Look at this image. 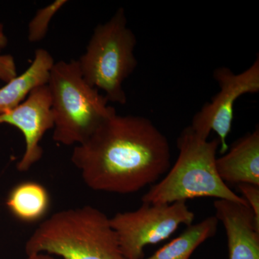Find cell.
Here are the masks:
<instances>
[{"label": "cell", "mask_w": 259, "mask_h": 259, "mask_svg": "<svg viewBox=\"0 0 259 259\" xmlns=\"http://www.w3.org/2000/svg\"><path fill=\"white\" fill-rule=\"evenodd\" d=\"M177 144L176 162L166 176L143 196L142 202L171 204L212 197L247 204L218 175L216 155L221 144L218 138L211 141L202 139L188 126L181 133Z\"/></svg>", "instance_id": "obj_3"}, {"label": "cell", "mask_w": 259, "mask_h": 259, "mask_svg": "<svg viewBox=\"0 0 259 259\" xmlns=\"http://www.w3.org/2000/svg\"><path fill=\"white\" fill-rule=\"evenodd\" d=\"M237 187L242 194L241 197L245 199L253 212L255 223L259 226V186L240 184Z\"/></svg>", "instance_id": "obj_15"}, {"label": "cell", "mask_w": 259, "mask_h": 259, "mask_svg": "<svg viewBox=\"0 0 259 259\" xmlns=\"http://www.w3.org/2000/svg\"><path fill=\"white\" fill-rule=\"evenodd\" d=\"M8 124L21 131L25 139V150L17 164L19 171H28L42 156L40 146L44 135L54 128L50 92L47 85L35 89L20 105L0 114V125Z\"/></svg>", "instance_id": "obj_8"}, {"label": "cell", "mask_w": 259, "mask_h": 259, "mask_svg": "<svg viewBox=\"0 0 259 259\" xmlns=\"http://www.w3.org/2000/svg\"><path fill=\"white\" fill-rule=\"evenodd\" d=\"M67 3L66 0H56L45 8L37 10L28 24L29 41L35 42L44 40L49 30L51 20Z\"/></svg>", "instance_id": "obj_14"}, {"label": "cell", "mask_w": 259, "mask_h": 259, "mask_svg": "<svg viewBox=\"0 0 259 259\" xmlns=\"http://www.w3.org/2000/svg\"><path fill=\"white\" fill-rule=\"evenodd\" d=\"M219 223L213 215L195 224L192 223L180 236L151 256L143 259H190L199 245L215 236Z\"/></svg>", "instance_id": "obj_13"}, {"label": "cell", "mask_w": 259, "mask_h": 259, "mask_svg": "<svg viewBox=\"0 0 259 259\" xmlns=\"http://www.w3.org/2000/svg\"><path fill=\"white\" fill-rule=\"evenodd\" d=\"M194 218L187 202H142L137 209L117 213L110 218V223L125 259H143L146 246L164 241L182 225L193 223Z\"/></svg>", "instance_id": "obj_6"}, {"label": "cell", "mask_w": 259, "mask_h": 259, "mask_svg": "<svg viewBox=\"0 0 259 259\" xmlns=\"http://www.w3.org/2000/svg\"><path fill=\"white\" fill-rule=\"evenodd\" d=\"M8 38L6 35H5L4 32H0V49H3L8 45Z\"/></svg>", "instance_id": "obj_18"}, {"label": "cell", "mask_w": 259, "mask_h": 259, "mask_svg": "<svg viewBox=\"0 0 259 259\" xmlns=\"http://www.w3.org/2000/svg\"><path fill=\"white\" fill-rule=\"evenodd\" d=\"M136 44V35L127 26L125 10L120 8L108 21L97 25L86 51L77 60L83 79L102 90L108 102H127L122 85L137 67Z\"/></svg>", "instance_id": "obj_5"}, {"label": "cell", "mask_w": 259, "mask_h": 259, "mask_svg": "<svg viewBox=\"0 0 259 259\" xmlns=\"http://www.w3.org/2000/svg\"><path fill=\"white\" fill-rule=\"evenodd\" d=\"M17 76L14 58L10 54H2L0 49V80L7 83Z\"/></svg>", "instance_id": "obj_16"}, {"label": "cell", "mask_w": 259, "mask_h": 259, "mask_svg": "<svg viewBox=\"0 0 259 259\" xmlns=\"http://www.w3.org/2000/svg\"><path fill=\"white\" fill-rule=\"evenodd\" d=\"M26 259H58L46 253H35V254L28 255Z\"/></svg>", "instance_id": "obj_17"}, {"label": "cell", "mask_w": 259, "mask_h": 259, "mask_svg": "<svg viewBox=\"0 0 259 259\" xmlns=\"http://www.w3.org/2000/svg\"><path fill=\"white\" fill-rule=\"evenodd\" d=\"M0 32H3V25L1 23H0Z\"/></svg>", "instance_id": "obj_19"}, {"label": "cell", "mask_w": 259, "mask_h": 259, "mask_svg": "<svg viewBox=\"0 0 259 259\" xmlns=\"http://www.w3.org/2000/svg\"><path fill=\"white\" fill-rule=\"evenodd\" d=\"M171 158L168 139L151 120L116 113L75 146L71 159L91 190L128 194L155 185Z\"/></svg>", "instance_id": "obj_1"}, {"label": "cell", "mask_w": 259, "mask_h": 259, "mask_svg": "<svg viewBox=\"0 0 259 259\" xmlns=\"http://www.w3.org/2000/svg\"><path fill=\"white\" fill-rule=\"evenodd\" d=\"M25 250L63 259H125L110 218L90 205L54 213L32 233Z\"/></svg>", "instance_id": "obj_2"}, {"label": "cell", "mask_w": 259, "mask_h": 259, "mask_svg": "<svg viewBox=\"0 0 259 259\" xmlns=\"http://www.w3.org/2000/svg\"><path fill=\"white\" fill-rule=\"evenodd\" d=\"M216 168L228 185L251 184L259 186V129L242 136L229 151L216 159Z\"/></svg>", "instance_id": "obj_10"}, {"label": "cell", "mask_w": 259, "mask_h": 259, "mask_svg": "<svg viewBox=\"0 0 259 259\" xmlns=\"http://www.w3.org/2000/svg\"><path fill=\"white\" fill-rule=\"evenodd\" d=\"M47 86L54 115L53 139L58 144H82L104 121L117 113L106 97L85 81L77 61L55 63Z\"/></svg>", "instance_id": "obj_4"}, {"label": "cell", "mask_w": 259, "mask_h": 259, "mask_svg": "<svg viewBox=\"0 0 259 259\" xmlns=\"http://www.w3.org/2000/svg\"><path fill=\"white\" fill-rule=\"evenodd\" d=\"M54 64L49 51L44 49L35 51L33 61L28 69L0 88V114L13 110L35 89L47 85Z\"/></svg>", "instance_id": "obj_11"}, {"label": "cell", "mask_w": 259, "mask_h": 259, "mask_svg": "<svg viewBox=\"0 0 259 259\" xmlns=\"http://www.w3.org/2000/svg\"><path fill=\"white\" fill-rule=\"evenodd\" d=\"M213 206L226 231L228 259H259V226L248 204L214 199Z\"/></svg>", "instance_id": "obj_9"}, {"label": "cell", "mask_w": 259, "mask_h": 259, "mask_svg": "<svg viewBox=\"0 0 259 259\" xmlns=\"http://www.w3.org/2000/svg\"><path fill=\"white\" fill-rule=\"evenodd\" d=\"M6 205L20 221L35 222L47 214L50 206V197L47 189L40 184L23 182L10 191Z\"/></svg>", "instance_id": "obj_12"}, {"label": "cell", "mask_w": 259, "mask_h": 259, "mask_svg": "<svg viewBox=\"0 0 259 259\" xmlns=\"http://www.w3.org/2000/svg\"><path fill=\"white\" fill-rule=\"evenodd\" d=\"M214 78L219 84V93L194 115L190 126L204 139H208L214 131L221 144L220 152L224 154L229 148L227 139L234 119L235 102L245 94L259 91L258 56L248 69L240 74H235L227 67H220L214 71Z\"/></svg>", "instance_id": "obj_7"}]
</instances>
